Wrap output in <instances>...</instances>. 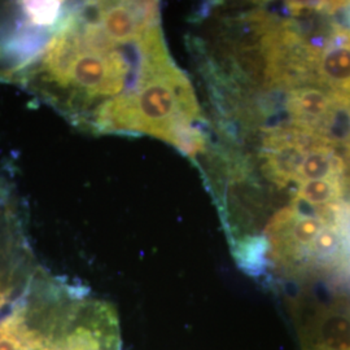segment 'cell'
<instances>
[{"label":"cell","instance_id":"1","mask_svg":"<svg viewBox=\"0 0 350 350\" xmlns=\"http://www.w3.org/2000/svg\"><path fill=\"white\" fill-rule=\"evenodd\" d=\"M322 142L329 140L291 125L266 129L260 153L263 174L278 187L297 185L299 169L306 152Z\"/></svg>","mask_w":350,"mask_h":350},{"label":"cell","instance_id":"2","mask_svg":"<svg viewBox=\"0 0 350 350\" xmlns=\"http://www.w3.org/2000/svg\"><path fill=\"white\" fill-rule=\"evenodd\" d=\"M347 105H350V98L309 85L289 90L284 101L288 125L314 133L329 142L338 113Z\"/></svg>","mask_w":350,"mask_h":350},{"label":"cell","instance_id":"3","mask_svg":"<svg viewBox=\"0 0 350 350\" xmlns=\"http://www.w3.org/2000/svg\"><path fill=\"white\" fill-rule=\"evenodd\" d=\"M314 83L350 98V30L336 27L325 40L314 65Z\"/></svg>","mask_w":350,"mask_h":350},{"label":"cell","instance_id":"4","mask_svg":"<svg viewBox=\"0 0 350 350\" xmlns=\"http://www.w3.org/2000/svg\"><path fill=\"white\" fill-rule=\"evenodd\" d=\"M344 161L334 150V144L322 142L306 152L297 174V186L309 180L341 178Z\"/></svg>","mask_w":350,"mask_h":350},{"label":"cell","instance_id":"5","mask_svg":"<svg viewBox=\"0 0 350 350\" xmlns=\"http://www.w3.org/2000/svg\"><path fill=\"white\" fill-rule=\"evenodd\" d=\"M342 195L341 178H329L321 180H309L297 186L292 204L325 208L334 204Z\"/></svg>","mask_w":350,"mask_h":350}]
</instances>
